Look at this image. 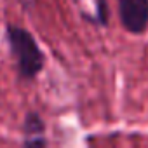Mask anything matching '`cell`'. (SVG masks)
<instances>
[{"label": "cell", "instance_id": "obj_1", "mask_svg": "<svg viewBox=\"0 0 148 148\" xmlns=\"http://www.w3.org/2000/svg\"><path fill=\"white\" fill-rule=\"evenodd\" d=\"M7 38H9V47L18 66L19 79L33 80L45 64V56L38 42L26 28L16 26V25L7 26Z\"/></svg>", "mask_w": 148, "mask_h": 148}, {"label": "cell", "instance_id": "obj_2", "mask_svg": "<svg viewBox=\"0 0 148 148\" xmlns=\"http://www.w3.org/2000/svg\"><path fill=\"white\" fill-rule=\"evenodd\" d=\"M119 19L122 26L132 33L141 35L148 28V0H117Z\"/></svg>", "mask_w": 148, "mask_h": 148}, {"label": "cell", "instance_id": "obj_3", "mask_svg": "<svg viewBox=\"0 0 148 148\" xmlns=\"http://www.w3.org/2000/svg\"><path fill=\"white\" fill-rule=\"evenodd\" d=\"M23 148H47L45 124L37 112H28L23 120Z\"/></svg>", "mask_w": 148, "mask_h": 148}, {"label": "cell", "instance_id": "obj_4", "mask_svg": "<svg viewBox=\"0 0 148 148\" xmlns=\"http://www.w3.org/2000/svg\"><path fill=\"white\" fill-rule=\"evenodd\" d=\"M80 16L98 26H106L110 18V9L106 0H73Z\"/></svg>", "mask_w": 148, "mask_h": 148}]
</instances>
